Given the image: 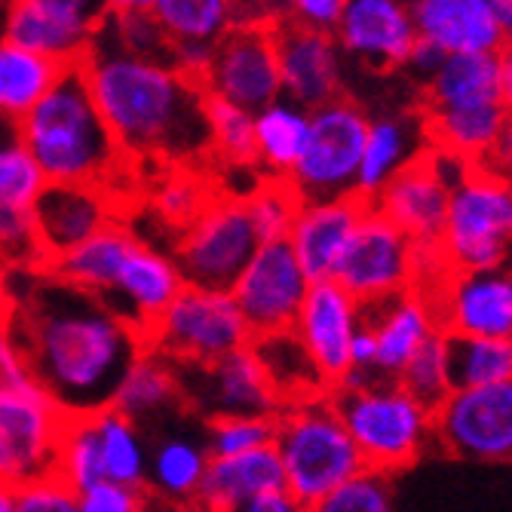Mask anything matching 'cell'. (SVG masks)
Returning <instances> with one entry per match:
<instances>
[{
    "label": "cell",
    "instance_id": "1",
    "mask_svg": "<svg viewBox=\"0 0 512 512\" xmlns=\"http://www.w3.org/2000/svg\"><path fill=\"white\" fill-rule=\"evenodd\" d=\"M0 289L31 384L71 417L108 411L148 353L145 338L96 295L50 273H13Z\"/></svg>",
    "mask_w": 512,
    "mask_h": 512
},
{
    "label": "cell",
    "instance_id": "2",
    "mask_svg": "<svg viewBox=\"0 0 512 512\" xmlns=\"http://www.w3.org/2000/svg\"><path fill=\"white\" fill-rule=\"evenodd\" d=\"M80 71L114 142L135 166L194 169L212 157L209 96L191 77L123 53L102 28Z\"/></svg>",
    "mask_w": 512,
    "mask_h": 512
},
{
    "label": "cell",
    "instance_id": "3",
    "mask_svg": "<svg viewBox=\"0 0 512 512\" xmlns=\"http://www.w3.org/2000/svg\"><path fill=\"white\" fill-rule=\"evenodd\" d=\"M16 132L50 184L102 188L126 215L142 206L145 191L135 181L138 166L114 142L80 65L62 74L50 96L16 126Z\"/></svg>",
    "mask_w": 512,
    "mask_h": 512
},
{
    "label": "cell",
    "instance_id": "4",
    "mask_svg": "<svg viewBox=\"0 0 512 512\" xmlns=\"http://www.w3.org/2000/svg\"><path fill=\"white\" fill-rule=\"evenodd\" d=\"M273 448L283 463L286 491L307 512L368 470L362 451L341 421L332 393L279 408Z\"/></svg>",
    "mask_w": 512,
    "mask_h": 512
},
{
    "label": "cell",
    "instance_id": "5",
    "mask_svg": "<svg viewBox=\"0 0 512 512\" xmlns=\"http://www.w3.org/2000/svg\"><path fill=\"white\" fill-rule=\"evenodd\" d=\"M332 399L371 473L405 470L436 442V411L393 378L347 381Z\"/></svg>",
    "mask_w": 512,
    "mask_h": 512
},
{
    "label": "cell",
    "instance_id": "6",
    "mask_svg": "<svg viewBox=\"0 0 512 512\" xmlns=\"http://www.w3.org/2000/svg\"><path fill=\"white\" fill-rule=\"evenodd\" d=\"M512 255V184L479 166L451 191L436 258L448 273L503 270Z\"/></svg>",
    "mask_w": 512,
    "mask_h": 512
},
{
    "label": "cell",
    "instance_id": "7",
    "mask_svg": "<svg viewBox=\"0 0 512 512\" xmlns=\"http://www.w3.org/2000/svg\"><path fill=\"white\" fill-rule=\"evenodd\" d=\"M252 341L234 295L184 286L148 335V353H160L178 368H197L252 347Z\"/></svg>",
    "mask_w": 512,
    "mask_h": 512
},
{
    "label": "cell",
    "instance_id": "8",
    "mask_svg": "<svg viewBox=\"0 0 512 512\" xmlns=\"http://www.w3.org/2000/svg\"><path fill=\"white\" fill-rule=\"evenodd\" d=\"M74 417L34 384L0 393V488L16 494L59 479L62 442Z\"/></svg>",
    "mask_w": 512,
    "mask_h": 512
},
{
    "label": "cell",
    "instance_id": "9",
    "mask_svg": "<svg viewBox=\"0 0 512 512\" xmlns=\"http://www.w3.org/2000/svg\"><path fill=\"white\" fill-rule=\"evenodd\" d=\"M368 114L350 96L310 111L307 148L286 178L301 203L356 197V178L368 138Z\"/></svg>",
    "mask_w": 512,
    "mask_h": 512
},
{
    "label": "cell",
    "instance_id": "10",
    "mask_svg": "<svg viewBox=\"0 0 512 512\" xmlns=\"http://www.w3.org/2000/svg\"><path fill=\"white\" fill-rule=\"evenodd\" d=\"M258 246L246 203L218 191L197 221L175 237L172 258L188 286L230 292Z\"/></svg>",
    "mask_w": 512,
    "mask_h": 512
},
{
    "label": "cell",
    "instance_id": "11",
    "mask_svg": "<svg viewBox=\"0 0 512 512\" xmlns=\"http://www.w3.org/2000/svg\"><path fill=\"white\" fill-rule=\"evenodd\" d=\"M424 273V252L378 209L365 206V215L335 270V283L362 307H375L417 289Z\"/></svg>",
    "mask_w": 512,
    "mask_h": 512
},
{
    "label": "cell",
    "instance_id": "12",
    "mask_svg": "<svg viewBox=\"0 0 512 512\" xmlns=\"http://www.w3.org/2000/svg\"><path fill=\"white\" fill-rule=\"evenodd\" d=\"M206 96L221 99L249 114L264 111L283 99L279 56L270 22H237L212 53V65L203 77Z\"/></svg>",
    "mask_w": 512,
    "mask_h": 512
},
{
    "label": "cell",
    "instance_id": "13",
    "mask_svg": "<svg viewBox=\"0 0 512 512\" xmlns=\"http://www.w3.org/2000/svg\"><path fill=\"white\" fill-rule=\"evenodd\" d=\"M310 292V276L292 255L289 243H264L230 289L252 338L286 335Z\"/></svg>",
    "mask_w": 512,
    "mask_h": 512
},
{
    "label": "cell",
    "instance_id": "14",
    "mask_svg": "<svg viewBox=\"0 0 512 512\" xmlns=\"http://www.w3.org/2000/svg\"><path fill=\"white\" fill-rule=\"evenodd\" d=\"M436 445L460 460L512 463V381L454 390L436 408Z\"/></svg>",
    "mask_w": 512,
    "mask_h": 512
},
{
    "label": "cell",
    "instance_id": "15",
    "mask_svg": "<svg viewBox=\"0 0 512 512\" xmlns=\"http://www.w3.org/2000/svg\"><path fill=\"white\" fill-rule=\"evenodd\" d=\"M108 4L86 0H19L4 7V40L59 65H80L105 22Z\"/></svg>",
    "mask_w": 512,
    "mask_h": 512
},
{
    "label": "cell",
    "instance_id": "16",
    "mask_svg": "<svg viewBox=\"0 0 512 512\" xmlns=\"http://www.w3.org/2000/svg\"><path fill=\"white\" fill-rule=\"evenodd\" d=\"M188 408L212 417H276L279 402L270 375L255 353V347H243L212 365L178 368Z\"/></svg>",
    "mask_w": 512,
    "mask_h": 512
},
{
    "label": "cell",
    "instance_id": "17",
    "mask_svg": "<svg viewBox=\"0 0 512 512\" xmlns=\"http://www.w3.org/2000/svg\"><path fill=\"white\" fill-rule=\"evenodd\" d=\"M362 322H365L362 304L353 295H347L335 279L310 283V292L295 319L292 335L310 356L329 393H335L353 375L350 350Z\"/></svg>",
    "mask_w": 512,
    "mask_h": 512
},
{
    "label": "cell",
    "instance_id": "18",
    "mask_svg": "<svg viewBox=\"0 0 512 512\" xmlns=\"http://www.w3.org/2000/svg\"><path fill=\"white\" fill-rule=\"evenodd\" d=\"M430 301L445 335L512 341V279L506 267L482 273H442Z\"/></svg>",
    "mask_w": 512,
    "mask_h": 512
},
{
    "label": "cell",
    "instance_id": "19",
    "mask_svg": "<svg viewBox=\"0 0 512 512\" xmlns=\"http://www.w3.org/2000/svg\"><path fill=\"white\" fill-rule=\"evenodd\" d=\"M273 37L279 56V80H283V99L307 111H316L344 96V53L335 34L310 31L283 16L273 25Z\"/></svg>",
    "mask_w": 512,
    "mask_h": 512
},
{
    "label": "cell",
    "instance_id": "20",
    "mask_svg": "<svg viewBox=\"0 0 512 512\" xmlns=\"http://www.w3.org/2000/svg\"><path fill=\"white\" fill-rule=\"evenodd\" d=\"M34 227L43 249V267L71 255L92 237H99L105 227L123 224V206L102 188L89 184H46L37 197Z\"/></svg>",
    "mask_w": 512,
    "mask_h": 512
},
{
    "label": "cell",
    "instance_id": "21",
    "mask_svg": "<svg viewBox=\"0 0 512 512\" xmlns=\"http://www.w3.org/2000/svg\"><path fill=\"white\" fill-rule=\"evenodd\" d=\"M341 53L371 71L405 68L417 46L411 4L402 0H347L335 31Z\"/></svg>",
    "mask_w": 512,
    "mask_h": 512
},
{
    "label": "cell",
    "instance_id": "22",
    "mask_svg": "<svg viewBox=\"0 0 512 512\" xmlns=\"http://www.w3.org/2000/svg\"><path fill=\"white\" fill-rule=\"evenodd\" d=\"M184 286L188 283H184L172 255L154 249L145 240H135V246L123 261L114 292L102 304L111 313H117L123 322H129L145 338L148 347V335L154 332V325L163 319V313L172 307V301L181 295Z\"/></svg>",
    "mask_w": 512,
    "mask_h": 512
},
{
    "label": "cell",
    "instance_id": "23",
    "mask_svg": "<svg viewBox=\"0 0 512 512\" xmlns=\"http://www.w3.org/2000/svg\"><path fill=\"white\" fill-rule=\"evenodd\" d=\"M448 200L451 188L439 178L424 151L387 184L371 209H378L393 227H399L421 252H436L448 215Z\"/></svg>",
    "mask_w": 512,
    "mask_h": 512
},
{
    "label": "cell",
    "instance_id": "24",
    "mask_svg": "<svg viewBox=\"0 0 512 512\" xmlns=\"http://www.w3.org/2000/svg\"><path fill=\"white\" fill-rule=\"evenodd\" d=\"M411 19L442 56H497L506 43L494 0H414Z\"/></svg>",
    "mask_w": 512,
    "mask_h": 512
},
{
    "label": "cell",
    "instance_id": "25",
    "mask_svg": "<svg viewBox=\"0 0 512 512\" xmlns=\"http://www.w3.org/2000/svg\"><path fill=\"white\" fill-rule=\"evenodd\" d=\"M365 215V203L356 197L347 200H316L301 203L292 230H289V249L310 276V283L335 279V270L356 234V227Z\"/></svg>",
    "mask_w": 512,
    "mask_h": 512
},
{
    "label": "cell",
    "instance_id": "26",
    "mask_svg": "<svg viewBox=\"0 0 512 512\" xmlns=\"http://www.w3.org/2000/svg\"><path fill=\"white\" fill-rule=\"evenodd\" d=\"M362 310H365V325L378 344V378L396 381L405 371V365L417 356V350L442 332L436 307L421 286Z\"/></svg>",
    "mask_w": 512,
    "mask_h": 512
},
{
    "label": "cell",
    "instance_id": "27",
    "mask_svg": "<svg viewBox=\"0 0 512 512\" xmlns=\"http://www.w3.org/2000/svg\"><path fill=\"white\" fill-rule=\"evenodd\" d=\"M430 148L427 126L411 114H378L368 120L365 154L356 178V200L371 206L387 184Z\"/></svg>",
    "mask_w": 512,
    "mask_h": 512
},
{
    "label": "cell",
    "instance_id": "28",
    "mask_svg": "<svg viewBox=\"0 0 512 512\" xmlns=\"http://www.w3.org/2000/svg\"><path fill=\"white\" fill-rule=\"evenodd\" d=\"M276 488H286V476L276 448L270 445L237 457L209 460L197 503L206 512H240L252 497Z\"/></svg>",
    "mask_w": 512,
    "mask_h": 512
},
{
    "label": "cell",
    "instance_id": "29",
    "mask_svg": "<svg viewBox=\"0 0 512 512\" xmlns=\"http://www.w3.org/2000/svg\"><path fill=\"white\" fill-rule=\"evenodd\" d=\"M494 105H503L497 56H445L424 86V114H460Z\"/></svg>",
    "mask_w": 512,
    "mask_h": 512
},
{
    "label": "cell",
    "instance_id": "30",
    "mask_svg": "<svg viewBox=\"0 0 512 512\" xmlns=\"http://www.w3.org/2000/svg\"><path fill=\"white\" fill-rule=\"evenodd\" d=\"M135 240L138 237L126 224H111L99 237H92L89 243H83L71 255L53 261L50 267H43L40 273H50V276L62 279V283H71L89 295H96L99 301H105L117 286L123 261H126L129 249L135 246Z\"/></svg>",
    "mask_w": 512,
    "mask_h": 512
},
{
    "label": "cell",
    "instance_id": "31",
    "mask_svg": "<svg viewBox=\"0 0 512 512\" xmlns=\"http://www.w3.org/2000/svg\"><path fill=\"white\" fill-rule=\"evenodd\" d=\"M65 71L68 65L28 53L22 46L0 37V120L19 126L50 96Z\"/></svg>",
    "mask_w": 512,
    "mask_h": 512
},
{
    "label": "cell",
    "instance_id": "32",
    "mask_svg": "<svg viewBox=\"0 0 512 512\" xmlns=\"http://www.w3.org/2000/svg\"><path fill=\"white\" fill-rule=\"evenodd\" d=\"M111 408L123 414L126 421H132L135 427L154 421V417H166L175 408H188L178 365H172L160 353H145L129 368V375Z\"/></svg>",
    "mask_w": 512,
    "mask_h": 512
},
{
    "label": "cell",
    "instance_id": "33",
    "mask_svg": "<svg viewBox=\"0 0 512 512\" xmlns=\"http://www.w3.org/2000/svg\"><path fill=\"white\" fill-rule=\"evenodd\" d=\"M310 138V111L279 99L255 114V151L258 169L267 178L286 181L298 166Z\"/></svg>",
    "mask_w": 512,
    "mask_h": 512
},
{
    "label": "cell",
    "instance_id": "34",
    "mask_svg": "<svg viewBox=\"0 0 512 512\" xmlns=\"http://www.w3.org/2000/svg\"><path fill=\"white\" fill-rule=\"evenodd\" d=\"M506 123L509 114L503 105L482 108V111H460V114H424L430 148L448 151L473 166L485 160V154L494 148Z\"/></svg>",
    "mask_w": 512,
    "mask_h": 512
},
{
    "label": "cell",
    "instance_id": "35",
    "mask_svg": "<svg viewBox=\"0 0 512 512\" xmlns=\"http://www.w3.org/2000/svg\"><path fill=\"white\" fill-rule=\"evenodd\" d=\"M206 470L209 451L203 445L191 439H166L160 442L148 467V491L166 506L194 503L206 479Z\"/></svg>",
    "mask_w": 512,
    "mask_h": 512
},
{
    "label": "cell",
    "instance_id": "36",
    "mask_svg": "<svg viewBox=\"0 0 512 512\" xmlns=\"http://www.w3.org/2000/svg\"><path fill=\"white\" fill-rule=\"evenodd\" d=\"M148 7L166 37L175 43L215 46L240 22V10L230 0H148Z\"/></svg>",
    "mask_w": 512,
    "mask_h": 512
},
{
    "label": "cell",
    "instance_id": "37",
    "mask_svg": "<svg viewBox=\"0 0 512 512\" xmlns=\"http://www.w3.org/2000/svg\"><path fill=\"white\" fill-rule=\"evenodd\" d=\"M252 347L261 356L267 375H270V384L283 405L329 393V387L322 384L319 371L313 368L310 356L304 353V347L298 344V338L292 332L258 338V341H252Z\"/></svg>",
    "mask_w": 512,
    "mask_h": 512
},
{
    "label": "cell",
    "instance_id": "38",
    "mask_svg": "<svg viewBox=\"0 0 512 512\" xmlns=\"http://www.w3.org/2000/svg\"><path fill=\"white\" fill-rule=\"evenodd\" d=\"M454 390H479L512 381V341L448 335Z\"/></svg>",
    "mask_w": 512,
    "mask_h": 512
},
{
    "label": "cell",
    "instance_id": "39",
    "mask_svg": "<svg viewBox=\"0 0 512 512\" xmlns=\"http://www.w3.org/2000/svg\"><path fill=\"white\" fill-rule=\"evenodd\" d=\"M99 439H102V460L105 479L126 485V488H148V457L138 427L126 421L114 408L102 411L99 417Z\"/></svg>",
    "mask_w": 512,
    "mask_h": 512
},
{
    "label": "cell",
    "instance_id": "40",
    "mask_svg": "<svg viewBox=\"0 0 512 512\" xmlns=\"http://www.w3.org/2000/svg\"><path fill=\"white\" fill-rule=\"evenodd\" d=\"M215 194L218 191H212V184L197 169H163V178L151 191V206L154 215L178 237L181 230H188L197 221Z\"/></svg>",
    "mask_w": 512,
    "mask_h": 512
},
{
    "label": "cell",
    "instance_id": "41",
    "mask_svg": "<svg viewBox=\"0 0 512 512\" xmlns=\"http://www.w3.org/2000/svg\"><path fill=\"white\" fill-rule=\"evenodd\" d=\"M209 129H212V157L230 169H258L255 151V114L234 108L209 96Z\"/></svg>",
    "mask_w": 512,
    "mask_h": 512
},
{
    "label": "cell",
    "instance_id": "42",
    "mask_svg": "<svg viewBox=\"0 0 512 512\" xmlns=\"http://www.w3.org/2000/svg\"><path fill=\"white\" fill-rule=\"evenodd\" d=\"M96 417H74L68 433H65V442H62L59 479H65L77 494L96 488L99 482H108Z\"/></svg>",
    "mask_w": 512,
    "mask_h": 512
},
{
    "label": "cell",
    "instance_id": "43",
    "mask_svg": "<svg viewBox=\"0 0 512 512\" xmlns=\"http://www.w3.org/2000/svg\"><path fill=\"white\" fill-rule=\"evenodd\" d=\"M249 221L255 227L258 243H286L292 221L301 209V200L295 197V191L289 188V181H276V178H264L258 188L243 200Z\"/></svg>",
    "mask_w": 512,
    "mask_h": 512
},
{
    "label": "cell",
    "instance_id": "44",
    "mask_svg": "<svg viewBox=\"0 0 512 512\" xmlns=\"http://www.w3.org/2000/svg\"><path fill=\"white\" fill-rule=\"evenodd\" d=\"M411 396H417L433 411L454 393L451 384V353H448V335L439 332L433 341H427L417 356L405 365V371L396 378Z\"/></svg>",
    "mask_w": 512,
    "mask_h": 512
},
{
    "label": "cell",
    "instance_id": "45",
    "mask_svg": "<svg viewBox=\"0 0 512 512\" xmlns=\"http://www.w3.org/2000/svg\"><path fill=\"white\" fill-rule=\"evenodd\" d=\"M276 442V417H212L206 424L209 460L237 457Z\"/></svg>",
    "mask_w": 512,
    "mask_h": 512
},
{
    "label": "cell",
    "instance_id": "46",
    "mask_svg": "<svg viewBox=\"0 0 512 512\" xmlns=\"http://www.w3.org/2000/svg\"><path fill=\"white\" fill-rule=\"evenodd\" d=\"M46 184L50 181H46L34 157L25 151L19 135L0 145V206L31 212Z\"/></svg>",
    "mask_w": 512,
    "mask_h": 512
},
{
    "label": "cell",
    "instance_id": "47",
    "mask_svg": "<svg viewBox=\"0 0 512 512\" xmlns=\"http://www.w3.org/2000/svg\"><path fill=\"white\" fill-rule=\"evenodd\" d=\"M310 512H396L390 479L381 473L365 470L362 476L341 485L322 503H316Z\"/></svg>",
    "mask_w": 512,
    "mask_h": 512
},
{
    "label": "cell",
    "instance_id": "48",
    "mask_svg": "<svg viewBox=\"0 0 512 512\" xmlns=\"http://www.w3.org/2000/svg\"><path fill=\"white\" fill-rule=\"evenodd\" d=\"M154 503L148 488H126L117 482H99L80 494L83 512H154Z\"/></svg>",
    "mask_w": 512,
    "mask_h": 512
},
{
    "label": "cell",
    "instance_id": "49",
    "mask_svg": "<svg viewBox=\"0 0 512 512\" xmlns=\"http://www.w3.org/2000/svg\"><path fill=\"white\" fill-rule=\"evenodd\" d=\"M16 512H83L80 494L65 479H46L13 494Z\"/></svg>",
    "mask_w": 512,
    "mask_h": 512
},
{
    "label": "cell",
    "instance_id": "50",
    "mask_svg": "<svg viewBox=\"0 0 512 512\" xmlns=\"http://www.w3.org/2000/svg\"><path fill=\"white\" fill-rule=\"evenodd\" d=\"M31 378L25 371V362L19 356V347L13 341L10 332V307H7V295L0 289V393L4 390H16V387H28Z\"/></svg>",
    "mask_w": 512,
    "mask_h": 512
},
{
    "label": "cell",
    "instance_id": "51",
    "mask_svg": "<svg viewBox=\"0 0 512 512\" xmlns=\"http://www.w3.org/2000/svg\"><path fill=\"white\" fill-rule=\"evenodd\" d=\"M344 4L347 0H295L286 7V16L310 31L335 34L344 16Z\"/></svg>",
    "mask_w": 512,
    "mask_h": 512
},
{
    "label": "cell",
    "instance_id": "52",
    "mask_svg": "<svg viewBox=\"0 0 512 512\" xmlns=\"http://www.w3.org/2000/svg\"><path fill=\"white\" fill-rule=\"evenodd\" d=\"M479 169L494 175V178H500V181H506V184H512V120L503 126L500 138L494 142V148L485 154Z\"/></svg>",
    "mask_w": 512,
    "mask_h": 512
},
{
    "label": "cell",
    "instance_id": "53",
    "mask_svg": "<svg viewBox=\"0 0 512 512\" xmlns=\"http://www.w3.org/2000/svg\"><path fill=\"white\" fill-rule=\"evenodd\" d=\"M445 62V56L439 53V50H433L430 43H424V40H417V46H414V53L408 56V62H405V71L421 83V86H427L430 83V77L439 71V65Z\"/></svg>",
    "mask_w": 512,
    "mask_h": 512
},
{
    "label": "cell",
    "instance_id": "54",
    "mask_svg": "<svg viewBox=\"0 0 512 512\" xmlns=\"http://www.w3.org/2000/svg\"><path fill=\"white\" fill-rule=\"evenodd\" d=\"M240 512H307V509L286 488H276V491H264L252 497Z\"/></svg>",
    "mask_w": 512,
    "mask_h": 512
},
{
    "label": "cell",
    "instance_id": "55",
    "mask_svg": "<svg viewBox=\"0 0 512 512\" xmlns=\"http://www.w3.org/2000/svg\"><path fill=\"white\" fill-rule=\"evenodd\" d=\"M497 68H500V102L512 120V40H506L497 53Z\"/></svg>",
    "mask_w": 512,
    "mask_h": 512
},
{
    "label": "cell",
    "instance_id": "56",
    "mask_svg": "<svg viewBox=\"0 0 512 512\" xmlns=\"http://www.w3.org/2000/svg\"><path fill=\"white\" fill-rule=\"evenodd\" d=\"M494 7H497V19H500L506 40H512V0H494Z\"/></svg>",
    "mask_w": 512,
    "mask_h": 512
},
{
    "label": "cell",
    "instance_id": "57",
    "mask_svg": "<svg viewBox=\"0 0 512 512\" xmlns=\"http://www.w3.org/2000/svg\"><path fill=\"white\" fill-rule=\"evenodd\" d=\"M157 500V497H154ZM154 512H206L197 500L194 503H181V506H166V503H160L157 500V506H154Z\"/></svg>",
    "mask_w": 512,
    "mask_h": 512
},
{
    "label": "cell",
    "instance_id": "58",
    "mask_svg": "<svg viewBox=\"0 0 512 512\" xmlns=\"http://www.w3.org/2000/svg\"><path fill=\"white\" fill-rule=\"evenodd\" d=\"M0 512H16V506H13V494H10V491H4V488H0Z\"/></svg>",
    "mask_w": 512,
    "mask_h": 512
},
{
    "label": "cell",
    "instance_id": "59",
    "mask_svg": "<svg viewBox=\"0 0 512 512\" xmlns=\"http://www.w3.org/2000/svg\"><path fill=\"white\" fill-rule=\"evenodd\" d=\"M506 273H509V279H512V261L506 264Z\"/></svg>",
    "mask_w": 512,
    "mask_h": 512
},
{
    "label": "cell",
    "instance_id": "60",
    "mask_svg": "<svg viewBox=\"0 0 512 512\" xmlns=\"http://www.w3.org/2000/svg\"><path fill=\"white\" fill-rule=\"evenodd\" d=\"M154 506H157V503H154Z\"/></svg>",
    "mask_w": 512,
    "mask_h": 512
}]
</instances>
